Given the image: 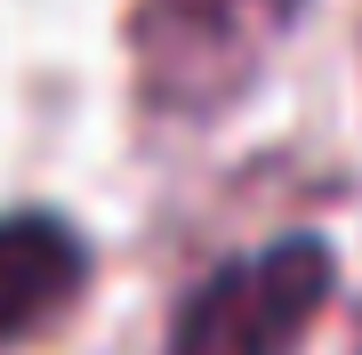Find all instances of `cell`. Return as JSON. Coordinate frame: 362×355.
Returning <instances> with one entry per match:
<instances>
[{"label":"cell","mask_w":362,"mask_h":355,"mask_svg":"<svg viewBox=\"0 0 362 355\" xmlns=\"http://www.w3.org/2000/svg\"><path fill=\"white\" fill-rule=\"evenodd\" d=\"M89 291V250L65 218L16 210L0 218V355L49 339Z\"/></svg>","instance_id":"3"},{"label":"cell","mask_w":362,"mask_h":355,"mask_svg":"<svg viewBox=\"0 0 362 355\" xmlns=\"http://www.w3.org/2000/svg\"><path fill=\"white\" fill-rule=\"evenodd\" d=\"M330 307V242L290 235L194 283L169 323V355H298Z\"/></svg>","instance_id":"2"},{"label":"cell","mask_w":362,"mask_h":355,"mask_svg":"<svg viewBox=\"0 0 362 355\" xmlns=\"http://www.w3.org/2000/svg\"><path fill=\"white\" fill-rule=\"evenodd\" d=\"M298 25V0H137V89L169 121L226 113Z\"/></svg>","instance_id":"1"}]
</instances>
